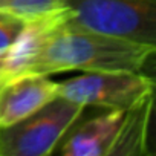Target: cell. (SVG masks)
Masks as SVG:
<instances>
[{
    "instance_id": "3957f363",
    "label": "cell",
    "mask_w": 156,
    "mask_h": 156,
    "mask_svg": "<svg viewBox=\"0 0 156 156\" xmlns=\"http://www.w3.org/2000/svg\"><path fill=\"white\" fill-rule=\"evenodd\" d=\"M86 107L61 95L29 116L0 129V156L52 154Z\"/></svg>"
},
{
    "instance_id": "8fae6325",
    "label": "cell",
    "mask_w": 156,
    "mask_h": 156,
    "mask_svg": "<svg viewBox=\"0 0 156 156\" xmlns=\"http://www.w3.org/2000/svg\"><path fill=\"white\" fill-rule=\"evenodd\" d=\"M8 19H16V17H11V16H6L3 12H0V22H2V20H8Z\"/></svg>"
},
{
    "instance_id": "52a82bcc",
    "label": "cell",
    "mask_w": 156,
    "mask_h": 156,
    "mask_svg": "<svg viewBox=\"0 0 156 156\" xmlns=\"http://www.w3.org/2000/svg\"><path fill=\"white\" fill-rule=\"evenodd\" d=\"M153 94L145 95L124 110L109 156H144L148 154V132L153 110Z\"/></svg>"
},
{
    "instance_id": "ba28073f",
    "label": "cell",
    "mask_w": 156,
    "mask_h": 156,
    "mask_svg": "<svg viewBox=\"0 0 156 156\" xmlns=\"http://www.w3.org/2000/svg\"><path fill=\"white\" fill-rule=\"evenodd\" d=\"M66 0H0V12L6 16L32 20L64 8Z\"/></svg>"
},
{
    "instance_id": "9c48e42d",
    "label": "cell",
    "mask_w": 156,
    "mask_h": 156,
    "mask_svg": "<svg viewBox=\"0 0 156 156\" xmlns=\"http://www.w3.org/2000/svg\"><path fill=\"white\" fill-rule=\"evenodd\" d=\"M26 20L22 19H8L0 22V57L5 55L11 46L19 38Z\"/></svg>"
},
{
    "instance_id": "30bf717a",
    "label": "cell",
    "mask_w": 156,
    "mask_h": 156,
    "mask_svg": "<svg viewBox=\"0 0 156 156\" xmlns=\"http://www.w3.org/2000/svg\"><path fill=\"white\" fill-rule=\"evenodd\" d=\"M5 55H6V54H5ZM5 55L0 57V87H2V86L9 80V78L12 76V73H11V70H9V66H8V63H6Z\"/></svg>"
},
{
    "instance_id": "6da1fadb",
    "label": "cell",
    "mask_w": 156,
    "mask_h": 156,
    "mask_svg": "<svg viewBox=\"0 0 156 156\" xmlns=\"http://www.w3.org/2000/svg\"><path fill=\"white\" fill-rule=\"evenodd\" d=\"M156 46L98 34L73 23L64 8L26 20L5 58L14 75H52L67 70L144 72Z\"/></svg>"
},
{
    "instance_id": "8992f818",
    "label": "cell",
    "mask_w": 156,
    "mask_h": 156,
    "mask_svg": "<svg viewBox=\"0 0 156 156\" xmlns=\"http://www.w3.org/2000/svg\"><path fill=\"white\" fill-rule=\"evenodd\" d=\"M122 116L121 109H104L103 113L80 124L70 135L66 133L58 153L63 156H109Z\"/></svg>"
},
{
    "instance_id": "7a4b0ae2",
    "label": "cell",
    "mask_w": 156,
    "mask_h": 156,
    "mask_svg": "<svg viewBox=\"0 0 156 156\" xmlns=\"http://www.w3.org/2000/svg\"><path fill=\"white\" fill-rule=\"evenodd\" d=\"M64 11L86 29L156 46V0H66Z\"/></svg>"
},
{
    "instance_id": "277c9868",
    "label": "cell",
    "mask_w": 156,
    "mask_h": 156,
    "mask_svg": "<svg viewBox=\"0 0 156 156\" xmlns=\"http://www.w3.org/2000/svg\"><path fill=\"white\" fill-rule=\"evenodd\" d=\"M154 92V81L139 70H94L58 83V95L83 107L126 110Z\"/></svg>"
},
{
    "instance_id": "5b68a950",
    "label": "cell",
    "mask_w": 156,
    "mask_h": 156,
    "mask_svg": "<svg viewBox=\"0 0 156 156\" xmlns=\"http://www.w3.org/2000/svg\"><path fill=\"white\" fill-rule=\"evenodd\" d=\"M58 97V83L49 75H14L0 87V129L29 116Z\"/></svg>"
}]
</instances>
